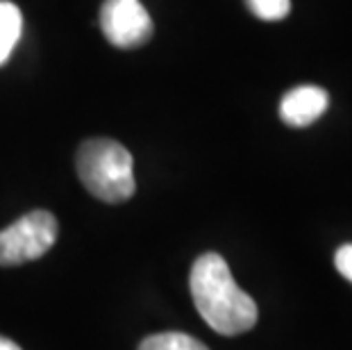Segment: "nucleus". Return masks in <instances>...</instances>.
<instances>
[{
	"label": "nucleus",
	"mask_w": 352,
	"mask_h": 350,
	"mask_svg": "<svg viewBox=\"0 0 352 350\" xmlns=\"http://www.w3.org/2000/svg\"><path fill=\"white\" fill-rule=\"evenodd\" d=\"M189 287L200 316L219 334L234 337L252 330L257 323V303L236 285L219 252H205L193 262Z\"/></svg>",
	"instance_id": "obj_1"
},
{
	"label": "nucleus",
	"mask_w": 352,
	"mask_h": 350,
	"mask_svg": "<svg viewBox=\"0 0 352 350\" xmlns=\"http://www.w3.org/2000/svg\"><path fill=\"white\" fill-rule=\"evenodd\" d=\"M78 175L89 193L102 203H125L134 196V162L114 139H89L76 157Z\"/></svg>",
	"instance_id": "obj_2"
},
{
	"label": "nucleus",
	"mask_w": 352,
	"mask_h": 350,
	"mask_svg": "<svg viewBox=\"0 0 352 350\" xmlns=\"http://www.w3.org/2000/svg\"><path fill=\"white\" fill-rule=\"evenodd\" d=\"M57 241V219L34 210L0 232V266H19L43 257Z\"/></svg>",
	"instance_id": "obj_3"
},
{
	"label": "nucleus",
	"mask_w": 352,
	"mask_h": 350,
	"mask_svg": "<svg viewBox=\"0 0 352 350\" xmlns=\"http://www.w3.org/2000/svg\"><path fill=\"white\" fill-rule=\"evenodd\" d=\"M100 28L111 46L130 50L151 41L153 19L139 0H104L100 7Z\"/></svg>",
	"instance_id": "obj_4"
},
{
	"label": "nucleus",
	"mask_w": 352,
	"mask_h": 350,
	"mask_svg": "<svg viewBox=\"0 0 352 350\" xmlns=\"http://www.w3.org/2000/svg\"><path fill=\"white\" fill-rule=\"evenodd\" d=\"M329 107V96L323 87L300 85L284 94L280 102V118L291 128H307L318 121Z\"/></svg>",
	"instance_id": "obj_5"
},
{
	"label": "nucleus",
	"mask_w": 352,
	"mask_h": 350,
	"mask_svg": "<svg viewBox=\"0 0 352 350\" xmlns=\"http://www.w3.org/2000/svg\"><path fill=\"white\" fill-rule=\"evenodd\" d=\"M21 30H23L21 10L10 0H0V66L10 59L14 46L21 39Z\"/></svg>",
	"instance_id": "obj_6"
},
{
	"label": "nucleus",
	"mask_w": 352,
	"mask_h": 350,
	"mask_svg": "<svg viewBox=\"0 0 352 350\" xmlns=\"http://www.w3.org/2000/svg\"><path fill=\"white\" fill-rule=\"evenodd\" d=\"M139 350H209L202 341L184 332H162L141 341Z\"/></svg>",
	"instance_id": "obj_7"
},
{
	"label": "nucleus",
	"mask_w": 352,
	"mask_h": 350,
	"mask_svg": "<svg viewBox=\"0 0 352 350\" xmlns=\"http://www.w3.org/2000/svg\"><path fill=\"white\" fill-rule=\"evenodd\" d=\"M245 7L261 21H282L289 17L291 0H245Z\"/></svg>",
	"instance_id": "obj_8"
},
{
	"label": "nucleus",
	"mask_w": 352,
	"mask_h": 350,
	"mask_svg": "<svg viewBox=\"0 0 352 350\" xmlns=\"http://www.w3.org/2000/svg\"><path fill=\"white\" fill-rule=\"evenodd\" d=\"M334 264H336V269H339V273L343 275V278H346L348 282H352V243L341 245V248L336 250Z\"/></svg>",
	"instance_id": "obj_9"
},
{
	"label": "nucleus",
	"mask_w": 352,
	"mask_h": 350,
	"mask_svg": "<svg viewBox=\"0 0 352 350\" xmlns=\"http://www.w3.org/2000/svg\"><path fill=\"white\" fill-rule=\"evenodd\" d=\"M0 350H21L16 344H14L12 339H5V337H0Z\"/></svg>",
	"instance_id": "obj_10"
}]
</instances>
